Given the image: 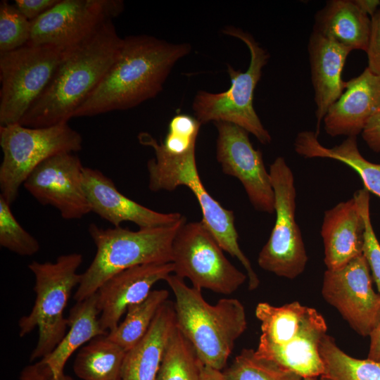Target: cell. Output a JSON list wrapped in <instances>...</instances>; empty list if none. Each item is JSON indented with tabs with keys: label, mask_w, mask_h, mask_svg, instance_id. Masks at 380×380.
<instances>
[{
	"label": "cell",
	"mask_w": 380,
	"mask_h": 380,
	"mask_svg": "<svg viewBox=\"0 0 380 380\" xmlns=\"http://www.w3.org/2000/svg\"><path fill=\"white\" fill-rule=\"evenodd\" d=\"M191 51L189 43L146 34L125 37L115 60L73 118L127 110L154 98L176 63Z\"/></svg>",
	"instance_id": "cell-1"
},
{
	"label": "cell",
	"mask_w": 380,
	"mask_h": 380,
	"mask_svg": "<svg viewBox=\"0 0 380 380\" xmlns=\"http://www.w3.org/2000/svg\"><path fill=\"white\" fill-rule=\"evenodd\" d=\"M122 41L110 20L90 38L65 51L51 80L19 123L30 127L68 123L101 82Z\"/></svg>",
	"instance_id": "cell-2"
},
{
	"label": "cell",
	"mask_w": 380,
	"mask_h": 380,
	"mask_svg": "<svg viewBox=\"0 0 380 380\" xmlns=\"http://www.w3.org/2000/svg\"><path fill=\"white\" fill-rule=\"evenodd\" d=\"M174 293L176 327L193 346L201 362L222 371L236 340L247 327L242 303L225 298L211 305L201 290L170 274L165 280Z\"/></svg>",
	"instance_id": "cell-3"
},
{
	"label": "cell",
	"mask_w": 380,
	"mask_h": 380,
	"mask_svg": "<svg viewBox=\"0 0 380 380\" xmlns=\"http://www.w3.org/2000/svg\"><path fill=\"white\" fill-rule=\"evenodd\" d=\"M255 316L261 335L255 353L301 378L322 376L324 365L319 345L327 325L315 308L295 301L282 306L260 303Z\"/></svg>",
	"instance_id": "cell-4"
},
{
	"label": "cell",
	"mask_w": 380,
	"mask_h": 380,
	"mask_svg": "<svg viewBox=\"0 0 380 380\" xmlns=\"http://www.w3.org/2000/svg\"><path fill=\"white\" fill-rule=\"evenodd\" d=\"M139 142L153 148L155 158L147 162L148 188L152 191H172L178 186L188 187L196 198L202 212V222L224 251L236 258L243 265L248 277V289H256L260 279L238 242L234 214L224 208L204 187L197 169L196 147L175 154L167 151L150 134L141 132Z\"/></svg>",
	"instance_id": "cell-5"
},
{
	"label": "cell",
	"mask_w": 380,
	"mask_h": 380,
	"mask_svg": "<svg viewBox=\"0 0 380 380\" xmlns=\"http://www.w3.org/2000/svg\"><path fill=\"white\" fill-rule=\"evenodd\" d=\"M184 217L171 226L139 229L113 227L102 228L89 224L88 232L96 246L94 258L82 274L80 284L73 296L76 302L96 293L109 278L128 268L149 263L172 261V243Z\"/></svg>",
	"instance_id": "cell-6"
},
{
	"label": "cell",
	"mask_w": 380,
	"mask_h": 380,
	"mask_svg": "<svg viewBox=\"0 0 380 380\" xmlns=\"http://www.w3.org/2000/svg\"><path fill=\"white\" fill-rule=\"evenodd\" d=\"M82 261V254L72 253L58 256L53 262L32 261L28 265L34 277L35 300L30 313L20 318L18 326L20 337L38 329L30 362L51 353L66 334L68 322L64 310L72 290L80 283L82 274L77 270Z\"/></svg>",
	"instance_id": "cell-7"
},
{
	"label": "cell",
	"mask_w": 380,
	"mask_h": 380,
	"mask_svg": "<svg viewBox=\"0 0 380 380\" xmlns=\"http://www.w3.org/2000/svg\"><path fill=\"white\" fill-rule=\"evenodd\" d=\"M222 32L239 39L247 46L250 63L245 72L227 65L231 86L227 91L220 93L198 91L192 103L195 118L201 125L220 121L236 125L252 134L261 144H269L272 137L255 110L253 96L270 54L248 32L229 25Z\"/></svg>",
	"instance_id": "cell-8"
},
{
	"label": "cell",
	"mask_w": 380,
	"mask_h": 380,
	"mask_svg": "<svg viewBox=\"0 0 380 380\" xmlns=\"http://www.w3.org/2000/svg\"><path fill=\"white\" fill-rule=\"evenodd\" d=\"M3 158L0 165V190L10 204L32 172L45 160L62 153L82 148L81 134L68 123L44 127L20 123L0 126Z\"/></svg>",
	"instance_id": "cell-9"
},
{
	"label": "cell",
	"mask_w": 380,
	"mask_h": 380,
	"mask_svg": "<svg viewBox=\"0 0 380 380\" xmlns=\"http://www.w3.org/2000/svg\"><path fill=\"white\" fill-rule=\"evenodd\" d=\"M223 249L201 221L184 222L172 243L174 274L192 286L230 295L248 279L226 258Z\"/></svg>",
	"instance_id": "cell-10"
},
{
	"label": "cell",
	"mask_w": 380,
	"mask_h": 380,
	"mask_svg": "<svg viewBox=\"0 0 380 380\" xmlns=\"http://www.w3.org/2000/svg\"><path fill=\"white\" fill-rule=\"evenodd\" d=\"M269 172L274 194L276 219L270 236L259 253L258 263L265 271L293 279L303 272L308 259L295 218L294 177L281 156L271 164Z\"/></svg>",
	"instance_id": "cell-11"
},
{
	"label": "cell",
	"mask_w": 380,
	"mask_h": 380,
	"mask_svg": "<svg viewBox=\"0 0 380 380\" xmlns=\"http://www.w3.org/2000/svg\"><path fill=\"white\" fill-rule=\"evenodd\" d=\"M63 53L50 45L27 44L0 53V126L20 122L51 80Z\"/></svg>",
	"instance_id": "cell-12"
},
{
	"label": "cell",
	"mask_w": 380,
	"mask_h": 380,
	"mask_svg": "<svg viewBox=\"0 0 380 380\" xmlns=\"http://www.w3.org/2000/svg\"><path fill=\"white\" fill-rule=\"evenodd\" d=\"M123 10L121 0H59L32 21L27 44L50 45L67 51L90 38Z\"/></svg>",
	"instance_id": "cell-13"
},
{
	"label": "cell",
	"mask_w": 380,
	"mask_h": 380,
	"mask_svg": "<svg viewBox=\"0 0 380 380\" xmlns=\"http://www.w3.org/2000/svg\"><path fill=\"white\" fill-rule=\"evenodd\" d=\"M322 294L355 331L369 336L380 318V295L372 288L370 269L363 255L338 269L327 270Z\"/></svg>",
	"instance_id": "cell-14"
},
{
	"label": "cell",
	"mask_w": 380,
	"mask_h": 380,
	"mask_svg": "<svg viewBox=\"0 0 380 380\" xmlns=\"http://www.w3.org/2000/svg\"><path fill=\"white\" fill-rule=\"evenodd\" d=\"M213 123L217 131L216 158L222 172L241 182L256 210L273 213L274 194L262 152L253 148L243 128L227 122Z\"/></svg>",
	"instance_id": "cell-15"
},
{
	"label": "cell",
	"mask_w": 380,
	"mask_h": 380,
	"mask_svg": "<svg viewBox=\"0 0 380 380\" xmlns=\"http://www.w3.org/2000/svg\"><path fill=\"white\" fill-rule=\"evenodd\" d=\"M83 168L75 153H59L40 163L23 186L40 204L57 209L63 219H81L91 212Z\"/></svg>",
	"instance_id": "cell-16"
},
{
	"label": "cell",
	"mask_w": 380,
	"mask_h": 380,
	"mask_svg": "<svg viewBox=\"0 0 380 380\" xmlns=\"http://www.w3.org/2000/svg\"><path fill=\"white\" fill-rule=\"evenodd\" d=\"M174 273L172 262L149 263L125 270L106 281L96 291L99 324L108 333L120 323L128 307L149 295L153 286Z\"/></svg>",
	"instance_id": "cell-17"
},
{
	"label": "cell",
	"mask_w": 380,
	"mask_h": 380,
	"mask_svg": "<svg viewBox=\"0 0 380 380\" xmlns=\"http://www.w3.org/2000/svg\"><path fill=\"white\" fill-rule=\"evenodd\" d=\"M83 186L91 212L113 227L124 222H131L139 229L171 226L184 217L179 213L157 212L127 198L97 169L84 166Z\"/></svg>",
	"instance_id": "cell-18"
},
{
	"label": "cell",
	"mask_w": 380,
	"mask_h": 380,
	"mask_svg": "<svg viewBox=\"0 0 380 380\" xmlns=\"http://www.w3.org/2000/svg\"><path fill=\"white\" fill-rule=\"evenodd\" d=\"M67 318L70 329L65 336L51 353L25 367L20 380H74L64 372L70 356L94 337L108 334L99 324L96 293L76 302Z\"/></svg>",
	"instance_id": "cell-19"
},
{
	"label": "cell",
	"mask_w": 380,
	"mask_h": 380,
	"mask_svg": "<svg viewBox=\"0 0 380 380\" xmlns=\"http://www.w3.org/2000/svg\"><path fill=\"white\" fill-rule=\"evenodd\" d=\"M380 106V77L367 67L345 82V89L323 119L331 137H357Z\"/></svg>",
	"instance_id": "cell-20"
},
{
	"label": "cell",
	"mask_w": 380,
	"mask_h": 380,
	"mask_svg": "<svg viewBox=\"0 0 380 380\" xmlns=\"http://www.w3.org/2000/svg\"><path fill=\"white\" fill-rule=\"evenodd\" d=\"M308 51L316 104L315 132L318 137L325 115L345 89L346 81L342 80L341 75L346 58L352 51L312 32Z\"/></svg>",
	"instance_id": "cell-21"
},
{
	"label": "cell",
	"mask_w": 380,
	"mask_h": 380,
	"mask_svg": "<svg viewBox=\"0 0 380 380\" xmlns=\"http://www.w3.org/2000/svg\"><path fill=\"white\" fill-rule=\"evenodd\" d=\"M365 221L353 197L324 212L321 236L327 270L338 269L362 255Z\"/></svg>",
	"instance_id": "cell-22"
},
{
	"label": "cell",
	"mask_w": 380,
	"mask_h": 380,
	"mask_svg": "<svg viewBox=\"0 0 380 380\" xmlns=\"http://www.w3.org/2000/svg\"><path fill=\"white\" fill-rule=\"evenodd\" d=\"M176 329L174 303L166 300L158 310L148 331L127 351L121 380H157L169 340Z\"/></svg>",
	"instance_id": "cell-23"
},
{
	"label": "cell",
	"mask_w": 380,
	"mask_h": 380,
	"mask_svg": "<svg viewBox=\"0 0 380 380\" xmlns=\"http://www.w3.org/2000/svg\"><path fill=\"white\" fill-rule=\"evenodd\" d=\"M371 18L353 0H329L315 15L312 32L351 51H367Z\"/></svg>",
	"instance_id": "cell-24"
},
{
	"label": "cell",
	"mask_w": 380,
	"mask_h": 380,
	"mask_svg": "<svg viewBox=\"0 0 380 380\" xmlns=\"http://www.w3.org/2000/svg\"><path fill=\"white\" fill-rule=\"evenodd\" d=\"M294 150L307 158L334 159L353 169L362 179L365 189L380 198V164L365 159L359 151L356 137H347L332 148L324 146L315 132H299L294 141Z\"/></svg>",
	"instance_id": "cell-25"
},
{
	"label": "cell",
	"mask_w": 380,
	"mask_h": 380,
	"mask_svg": "<svg viewBox=\"0 0 380 380\" xmlns=\"http://www.w3.org/2000/svg\"><path fill=\"white\" fill-rule=\"evenodd\" d=\"M126 353L108 334L96 336L79 350L74 372L82 380H119Z\"/></svg>",
	"instance_id": "cell-26"
},
{
	"label": "cell",
	"mask_w": 380,
	"mask_h": 380,
	"mask_svg": "<svg viewBox=\"0 0 380 380\" xmlns=\"http://www.w3.org/2000/svg\"><path fill=\"white\" fill-rule=\"evenodd\" d=\"M168 296L165 289L152 290L146 299L128 307L123 321L108 332V337L126 352L132 349L146 335Z\"/></svg>",
	"instance_id": "cell-27"
},
{
	"label": "cell",
	"mask_w": 380,
	"mask_h": 380,
	"mask_svg": "<svg viewBox=\"0 0 380 380\" xmlns=\"http://www.w3.org/2000/svg\"><path fill=\"white\" fill-rule=\"evenodd\" d=\"M319 354L324 365L322 377L331 380H380V364L369 359L353 357L326 334L319 345Z\"/></svg>",
	"instance_id": "cell-28"
},
{
	"label": "cell",
	"mask_w": 380,
	"mask_h": 380,
	"mask_svg": "<svg viewBox=\"0 0 380 380\" xmlns=\"http://www.w3.org/2000/svg\"><path fill=\"white\" fill-rule=\"evenodd\" d=\"M202 366L193 346L176 327L166 347L157 380H201Z\"/></svg>",
	"instance_id": "cell-29"
},
{
	"label": "cell",
	"mask_w": 380,
	"mask_h": 380,
	"mask_svg": "<svg viewBox=\"0 0 380 380\" xmlns=\"http://www.w3.org/2000/svg\"><path fill=\"white\" fill-rule=\"evenodd\" d=\"M227 380H301L299 375L244 348L223 372Z\"/></svg>",
	"instance_id": "cell-30"
},
{
	"label": "cell",
	"mask_w": 380,
	"mask_h": 380,
	"mask_svg": "<svg viewBox=\"0 0 380 380\" xmlns=\"http://www.w3.org/2000/svg\"><path fill=\"white\" fill-rule=\"evenodd\" d=\"M0 246L21 256H31L40 248L37 239L13 215L11 204L0 195Z\"/></svg>",
	"instance_id": "cell-31"
},
{
	"label": "cell",
	"mask_w": 380,
	"mask_h": 380,
	"mask_svg": "<svg viewBox=\"0 0 380 380\" xmlns=\"http://www.w3.org/2000/svg\"><path fill=\"white\" fill-rule=\"evenodd\" d=\"M32 22L15 5L3 0L0 3V53L10 52L27 44Z\"/></svg>",
	"instance_id": "cell-32"
},
{
	"label": "cell",
	"mask_w": 380,
	"mask_h": 380,
	"mask_svg": "<svg viewBox=\"0 0 380 380\" xmlns=\"http://www.w3.org/2000/svg\"><path fill=\"white\" fill-rule=\"evenodd\" d=\"M201 125L195 117L176 115L170 120L167 134L161 142L163 148L171 153L180 154L196 147Z\"/></svg>",
	"instance_id": "cell-33"
},
{
	"label": "cell",
	"mask_w": 380,
	"mask_h": 380,
	"mask_svg": "<svg viewBox=\"0 0 380 380\" xmlns=\"http://www.w3.org/2000/svg\"><path fill=\"white\" fill-rule=\"evenodd\" d=\"M357 203L365 221L362 255L372 272L380 295V243L374 233L369 213V192L366 189L356 191L353 196Z\"/></svg>",
	"instance_id": "cell-34"
},
{
	"label": "cell",
	"mask_w": 380,
	"mask_h": 380,
	"mask_svg": "<svg viewBox=\"0 0 380 380\" xmlns=\"http://www.w3.org/2000/svg\"><path fill=\"white\" fill-rule=\"evenodd\" d=\"M366 53L367 68L380 77V8L371 18V32Z\"/></svg>",
	"instance_id": "cell-35"
},
{
	"label": "cell",
	"mask_w": 380,
	"mask_h": 380,
	"mask_svg": "<svg viewBox=\"0 0 380 380\" xmlns=\"http://www.w3.org/2000/svg\"><path fill=\"white\" fill-rule=\"evenodd\" d=\"M59 0H15V6L30 21H33L53 7Z\"/></svg>",
	"instance_id": "cell-36"
},
{
	"label": "cell",
	"mask_w": 380,
	"mask_h": 380,
	"mask_svg": "<svg viewBox=\"0 0 380 380\" xmlns=\"http://www.w3.org/2000/svg\"><path fill=\"white\" fill-rule=\"evenodd\" d=\"M361 134L371 150L380 153V106L368 120Z\"/></svg>",
	"instance_id": "cell-37"
},
{
	"label": "cell",
	"mask_w": 380,
	"mask_h": 380,
	"mask_svg": "<svg viewBox=\"0 0 380 380\" xmlns=\"http://www.w3.org/2000/svg\"><path fill=\"white\" fill-rule=\"evenodd\" d=\"M369 336L370 345L367 358L380 364V318Z\"/></svg>",
	"instance_id": "cell-38"
},
{
	"label": "cell",
	"mask_w": 380,
	"mask_h": 380,
	"mask_svg": "<svg viewBox=\"0 0 380 380\" xmlns=\"http://www.w3.org/2000/svg\"><path fill=\"white\" fill-rule=\"evenodd\" d=\"M355 5L365 14L371 18L380 8L379 0H353Z\"/></svg>",
	"instance_id": "cell-39"
},
{
	"label": "cell",
	"mask_w": 380,
	"mask_h": 380,
	"mask_svg": "<svg viewBox=\"0 0 380 380\" xmlns=\"http://www.w3.org/2000/svg\"><path fill=\"white\" fill-rule=\"evenodd\" d=\"M201 380H227L222 371L215 369L203 365Z\"/></svg>",
	"instance_id": "cell-40"
},
{
	"label": "cell",
	"mask_w": 380,
	"mask_h": 380,
	"mask_svg": "<svg viewBox=\"0 0 380 380\" xmlns=\"http://www.w3.org/2000/svg\"><path fill=\"white\" fill-rule=\"evenodd\" d=\"M301 380H331L322 376L303 378Z\"/></svg>",
	"instance_id": "cell-41"
},
{
	"label": "cell",
	"mask_w": 380,
	"mask_h": 380,
	"mask_svg": "<svg viewBox=\"0 0 380 380\" xmlns=\"http://www.w3.org/2000/svg\"><path fill=\"white\" fill-rule=\"evenodd\" d=\"M119 380H121V379H119Z\"/></svg>",
	"instance_id": "cell-42"
}]
</instances>
